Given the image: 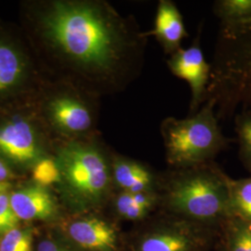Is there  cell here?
<instances>
[{
    "label": "cell",
    "mask_w": 251,
    "mask_h": 251,
    "mask_svg": "<svg viewBox=\"0 0 251 251\" xmlns=\"http://www.w3.org/2000/svg\"><path fill=\"white\" fill-rule=\"evenodd\" d=\"M42 34L89 93L125 90L141 75L147 36L134 18L106 2L54 1L40 19Z\"/></svg>",
    "instance_id": "obj_1"
},
{
    "label": "cell",
    "mask_w": 251,
    "mask_h": 251,
    "mask_svg": "<svg viewBox=\"0 0 251 251\" xmlns=\"http://www.w3.org/2000/svg\"><path fill=\"white\" fill-rule=\"evenodd\" d=\"M159 210L221 229L230 218L228 175L214 162L161 172Z\"/></svg>",
    "instance_id": "obj_2"
},
{
    "label": "cell",
    "mask_w": 251,
    "mask_h": 251,
    "mask_svg": "<svg viewBox=\"0 0 251 251\" xmlns=\"http://www.w3.org/2000/svg\"><path fill=\"white\" fill-rule=\"evenodd\" d=\"M111 154L93 136L68 140L59 147L57 186L68 214L105 210L115 192Z\"/></svg>",
    "instance_id": "obj_3"
},
{
    "label": "cell",
    "mask_w": 251,
    "mask_h": 251,
    "mask_svg": "<svg viewBox=\"0 0 251 251\" xmlns=\"http://www.w3.org/2000/svg\"><path fill=\"white\" fill-rule=\"evenodd\" d=\"M160 133L166 161L171 169L213 162L229 142L222 132L215 104L210 100H206L196 114L185 118H165Z\"/></svg>",
    "instance_id": "obj_4"
},
{
    "label": "cell",
    "mask_w": 251,
    "mask_h": 251,
    "mask_svg": "<svg viewBox=\"0 0 251 251\" xmlns=\"http://www.w3.org/2000/svg\"><path fill=\"white\" fill-rule=\"evenodd\" d=\"M221 229L161 210L126 232L125 251H214Z\"/></svg>",
    "instance_id": "obj_5"
},
{
    "label": "cell",
    "mask_w": 251,
    "mask_h": 251,
    "mask_svg": "<svg viewBox=\"0 0 251 251\" xmlns=\"http://www.w3.org/2000/svg\"><path fill=\"white\" fill-rule=\"evenodd\" d=\"M53 231L76 251H125L126 232L105 210L66 213L53 225Z\"/></svg>",
    "instance_id": "obj_6"
},
{
    "label": "cell",
    "mask_w": 251,
    "mask_h": 251,
    "mask_svg": "<svg viewBox=\"0 0 251 251\" xmlns=\"http://www.w3.org/2000/svg\"><path fill=\"white\" fill-rule=\"evenodd\" d=\"M46 157L41 133L28 117L13 114L0 118V158L19 169H33Z\"/></svg>",
    "instance_id": "obj_7"
},
{
    "label": "cell",
    "mask_w": 251,
    "mask_h": 251,
    "mask_svg": "<svg viewBox=\"0 0 251 251\" xmlns=\"http://www.w3.org/2000/svg\"><path fill=\"white\" fill-rule=\"evenodd\" d=\"M202 27L198 36L186 49H179L171 54L167 64L171 74L185 81L191 90L190 115L196 114L205 103L207 87L210 80L211 64L206 62L200 45Z\"/></svg>",
    "instance_id": "obj_8"
},
{
    "label": "cell",
    "mask_w": 251,
    "mask_h": 251,
    "mask_svg": "<svg viewBox=\"0 0 251 251\" xmlns=\"http://www.w3.org/2000/svg\"><path fill=\"white\" fill-rule=\"evenodd\" d=\"M48 114L53 126L69 140L92 136L95 113L90 101L79 90H71L54 97L49 103Z\"/></svg>",
    "instance_id": "obj_9"
},
{
    "label": "cell",
    "mask_w": 251,
    "mask_h": 251,
    "mask_svg": "<svg viewBox=\"0 0 251 251\" xmlns=\"http://www.w3.org/2000/svg\"><path fill=\"white\" fill-rule=\"evenodd\" d=\"M12 209L20 221L32 223H59L65 214L48 187L32 182L9 193Z\"/></svg>",
    "instance_id": "obj_10"
},
{
    "label": "cell",
    "mask_w": 251,
    "mask_h": 251,
    "mask_svg": "<svg viewBox=\"0 0 251 251\" xmlns=\"http://www.w3.org/2000/svg\"><path fill=\"white\" fill-rule=\"evenodd\" d=\"M112 180L115 191L158 193L161 172L147 163L118 153L111 154Z\"/></svg>",
    "instance_id": "obj_11"
},
{
    "label": "cell",
    "mask_w": 251,
    "mask_h": 251,
    "mask_svg": "<svg viewBox=\"0 0 251 251\" xmlns=\"http://www.w3.org/2000/svg\"><path fill=\"white\" fill-rule=\"evenodd\" d=\"M153 36L167 55L181 49V43L188 36L183 17L177 5L171 0H159L152 30L145 33Z\"/></svg>",
    "instance_id": "obj_12"
},
{
    "label": "cell",
    "mask_w": 251,
    "mask_h": 251,
    "mask_svg": "<svg viewBox=\"0 0 251 251\" xmlns=\"http://www.w3.org/2000/svg\"><path fill=\"white\" fill-rule=\"evenodd\" d=\"M107 207L109 214L120 224L126 222L138 225L159 210V198L157 193L115 191Z\"/></svg>",
    "instance_id": "obj_13"
},
{
    "label": "cell",
    "mask_w": 251,
    "mask_h": 251,
    "mask_svg": "<svg viewBox=\"0 0 251 251\" xmlns=\"http://www.w3.org/2000/svg\"><path fill=\"white\" fill-rule=\"evenodd\" d=\"M26 56L12 41L0 38V100L16 93L28 78Z\"/></svg>",
    "instance_id": "obj_14"
},
{
    "label": "cell",
    "mask_w": 251,
    "mask_h": 251,
    "mask_svg": "<svg viewBox=\"0 0 251 251\" xmlns=\"http://www.w3.org/2000/svg\"><path fill=\"white\" fill-rule=\"evenodd\" d=\"M213 11L221 22L222 34L236 35L251 29V0H218Z\"/></svg>",
    "instance_id": "obj_15"
},
{
    "label": "cell",
    "mask_w": 251,
    "mask_h": 251,
    "mask_svg": "<svg viewBox=\"0 0 251 251\" xmlns=\"http://www.w3.org/2000/svg\"><path fill=\"white\" fill-rule=\"evenodd\" d=\"M220 250L251 251V222L230 217L221 227Z\"/></svg>",
    "instance_id": "obj_16"
},
{
    "label": "cell",
    "mask_w": 251,
    "mask_h": 251,
    "mask_svg": "<svg viewBox=\"0 0 251 251\" xmlns=\"http://www.w3.org/2000/svg\"><path fill=\"white\" fill-rule=\"evenodd\" d=\"M230 217L251 222V176L232 179L228 176Z\"/></svg>",
    "instance_id": "obj_17"
},
{
    "label": "cell",
    "mask_w": 251,
    "mask_h": 251,
    "mask_svg": "<svg viewBox=\"0 0 251 251\" xmlns=\"http://www.w3.org/2000/svg\"><path fill=\"white\" fill-rule=\"evenodd\" d=\"M238 152L245 168L251 172V109H245L235 117Z\"/></svg>",
    "instance_id": "obj_18"
},
{
    "label": "cell",
    "mask_w": 251,
    "mask_h": 251,
    "mask_svg": "<svg viewBox=\"0 0 251 251\" xmlns=\"http://www.w3.org/2000/svg\"><path fill=\"white\" fill-rule=\"evenodd\" d=\"M0 251H35V233L30 226L9 231L0 237Z\"/></svg>",
    "instance_id": "obj_19"
},
{
    "label": "cell",
    "mask_w": 251,
    "mask_h": 251,
    "mask_svg": "<svg viewBox=\"0 0 251 251\" xmlns=\"http://www.w3.org/2000/svg\"><path fill=\"white\" fill-rule=\"evenodd\" d=\"M32 175L34 182L48 188L52 184L58 185L61 180L60 170L56 159L48 156L36 163L32 169Z\"/></svg>",
    "instance_id": "obj_20"
},
{
    "label": "cell",
    "mask_w": 251,
    "mask_h": 251,
    "mask_svg": "<svg viewBox=\"0 0 251 251\" xmlns=\"http://www.w3.org/2000/svg\"><path fill=\"white\" fill-rule=\"evenodd\" d=\"M9 193L0 196V237L19 227L21 222L10 205Z\"/></svg>",
    "instance_id": "obj_21"
},
{
    "label": "cell",
    "mask_w": 251,
    "mask_h": 251,
    "mask_svg": "<svg viewBox=\"0 0 251 251\" xmlns=\"http://www.w3.org/2000/svg\"><path fill=\"white\" fill-rule=\"evenodd\" d=\"M35 251H78L65 239L53 231V233L41 236L35 242Z\"/></svg>",
    "instance_id": "obj_22"
},
{
    "label": "cell",
    "mask_w": 251,
    "mask_h": 251,
    "mask_svg": "<svg viewBox=\"0 0 251 251\" xmlns=\"http://www.w3.org/2000/svg\"><path fill=\"white\" fill-rule=\"evenodd\" d=\"M12 177L13 173L9 168V164L0 158V182H9Z\"/></svg>",
    "instance_id": "obj_23"
},
{
    "label": "cell",
    "mask_w": 251,
    "mask_h": 251,
    "mask_svg": "<svg viewBox=\"0 0 251 251\" xmlns=\"http://www.w3.org/2000/svg\"><path fill=\"white\" fill-rule=\"evenodd\" d=\"M10 189V184L9 182H0V196L2 194L8 193Z\"/></svg>",
    "instance_id": "obj_24"
},
{
    "label": "cell",
    "mask_w": 251,
    "mask_h": 251,
    "mask_svg": "<svg viewBox=\"0 0 251 251\" xmlns=\"http://www.w3.org/2000/svg\"><path fill=\"white\" fill-rule=\"evenodd\" d=\"M218 247H219V245H218ZM218 247H217V249H216L215 251H219V248H218Z\"/></svg>",
    "instance_id": "obj_25"
},
{
    "label": "cell",
    "mask_w": 251,
    "mask_h": 251,
    "mask_svg": "<svg viewBox=\"0 0 251 251\" xmlns=\"http://www.w3.org/2000/svg\"><path fill=\"white\" fill-rule=\"evenodd\" d=\"M218 248H219V251H222L221 250H220V247H218Z\"/></svg>",
    "instance_id": "obj_26"
}]
</instances>
